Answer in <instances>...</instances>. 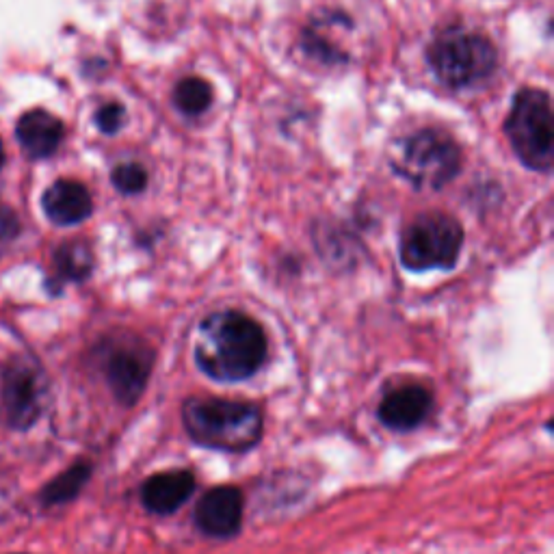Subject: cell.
Returning <instances> with one entry per match:
<instances>
[{
  "label": "cell",
  "instance_id": "cell-1",
  "mask_svg": "<svg viewBox=\"0 0 554 554\" xmlns=\"http://www.w3.org/2000/svg\"><path fill=\"white\" fill-rule=\"evenodd\" d=\"M269 342L252 316L221 310L206 316L197 329L193 355L202 373L223 384L252 377L265 364Z\"/></svg>",
  "mask_w": 554,
  "mask_h": 554
},
{
  "label": "cell",
  "instance_id": "cell-2",
  "mask_svg": "<svg viewBox=\"0 0 554 554\" xmlns=\"http://www.w3.org/2000/svg\"><path fill=\"white\" fill-rule=\"evenodd\" d=\"M189 438L223 453H247L262 440L265 418L256 403L217 397H191L182 405Z\"/></svg>",
  "mask_w": 554,
  "mask_h": 554
},
{
  "label": "cell",
  "instance_id": "cell-3",
  "mask_svg": "<svg viewBox=\"0 0 554 554\" xmlns=\"http://www.w3.org/2000/svg\"><path fill=\"white\" fill-rule=\"evenodd\" d=\"M427 61L435 78L451 89L485 83L498 68V50L481 33L448 29L433 39Z\"/></svg>",
  "mask_w": 554,
  "mask_h": 554
},
{
  "label": "cell",
  "instance_id": "cell-4",
  "mask_svg": "<svg viewBox=\"0 0 554 554\" xmlns=\"http://www.w3.org/2000/svg\"><path fill=\"white\" fill-rule=\"evenodd\" d=\"M457 141L438 128H422L397 143L392 169L418 191H440L461 169Z\"/></svg>",
  "mask_w": 554,
  "mask_h": 554
},
{
  "label": "cell",
  "instance_id": "cell-5",
  "mask_svg": "<svg viewBox=\"0 0 554 554\" xmlns=\"http://www.w3.org/2000/svg\"><path fill=\"white\" fill-rule=\"evenodd\" d=\"M548 91L526 87L513 98L505 135L524 167L550 174L554 163V124Z\"/></svg>",
  "mask_w": 554,
  "mask_h": 554
},
{
  "label": "cell",
  "instance_id": "cell-6",
  "mask_svg": "<svg viewBox=\"0 0 554 554\" xmlns=\"http://www.w3.org/2000/svg\"><path fill=\"white\" fill-rule=\"evenodd\" d=\"M464 247V228L444 213H425L416 217L401 234V262L410 271L453 269Z\"/></svg>",
  "mask_w": 554,
  "mask_h": 554
},
{
  "label": "cell",
  "instance_id": "cell-7",
  "mask_svg": "<svg viewBox=\"0 0 554 554\" xmlns=\"http://www.w3.org/2000/svg\"><path fill=\"white\" fill-rule=\"evenodd\" d=\"M48 379L44 368L29 355L7 362L0 375V403L13 429H29L46 410Z\"/></svg>",
  "mask_w": 554,
  "mask_h": 554
},
{
  "label": "cell",
  "instance_id": "cell-8",
  "mask_svg": "<svg viewBox=\"0 0 554 554\" xmlns=\"http://www.w3.org/2000/svg\"><path fill=\"white\" fill-rule=\"evenodd\" d=\"M154 355L137 338L115 342L104 355V375L115 399L126 407H133L148 384Z\"/></svg>",
  "mask_w": 554,
  "mask_h": 554
},
{
  "label": "cell",
  "instance_id": "cell-9",
  "mask_svg": "<svg viewBox=\"0 0 554 554\" xmlns=\"http://www.w3.org/2000/svg\"><path fill=\"white\" fill-rule=\"evenodd\" d=\"M195 524L200 531L226 539L241 531L243 524V494L234 485H219L206 492L195 507Z\"/></svg>",
  "mask_w": 554,
  "mask_h": 554
},
{
  "label": "cell",
  "instance_id": "cell-10",
  "mask_svg": "<svg viewBox=\"0 0 554 554\" xmlns=\"http://www.w3.org/2000/svg\"><path fill=\"white\" fill-rule=\"evenodd\" d=\"M195 492V477L189 470H167L152 474L141 487L143 507L156 516L176 513Z\"/></svg>",
  "mask_w": 554,
  "mask_h": 554
},
{
  "label": "cell",
  "instance_id": "cell-11",
  "mask_svg": "<svg viewBox=\"0 0 554 554\" xmlns=\"http://www.w3.org/2000/svg\"><path fill=\"white\" fill-rule=\"evenodd\" d=\"M431 394L416 384L388 392L379 403V420L394 431H412L431 412Z\"/></svg>",
  "mask_w": 554,
  "mask_h": 554
},
{
  "label": "cell",
  "instance_id": "cell-12",
  "mask_svg": "<svg viewBox=\"0 0 554 554\" xmlns=\"http://www.w3.org/2000/svg\"><path fill=\"white\" fill-rule=\"evenodd\" d=\"M42 206L46 217L57 226H76L91 215L94 200H91L85 184L76 180H57L44 193Z\"/></svg>",
  "mask_w": 554,
  "mask_h": 554
},
{
  "label": "cell",
  "instance_id": "cell-13",
  "mask_svg": "<svg viewBox=\"0 0 554 554\" xmlns=\"http://www.w3.org/2000/svg\"><path fill=\"white\" fill-rule=\"evenodd\" d=\"M18 143L29 158H48L59 150L65 137V126L59 117L48 111L35 109L24 113L16 128Z\"/></svg>",
  "mask_w": 554,
  "mask_h": 554
},
{
  "label": "cell",
  "instance_id": "cell-14",
  "mask_svg": "<svg viewBox=\"0 0 554 554\" xmlns=\"http://www.w3.org/2000/svg\"><path fill=\"white\" fill-rule=\"evenodd\" d=\"M94 269V254L91 247L83 241L63 243L55 254V282L52 284H68V282H83Z\"/></svg>",
  "mask_w": 554,
  "mask_h": 554
},
{
  "label": "cell",
  "instance_id": "cell-15",
  "mask_svg": "<svg viewBox=\"0 0 554 554\" xmlns=\"http://www.w3.org/2000/svg\"><path fill=\"white\" fill-rule=\"evenodd\" d=\"M213 102V87L200 76H187L174 87V104L184 115L195 117L208 111Z\"/></svg>",
  "mask_w": 554,
  "mask_h": 554
},
{
  "label": "cell",
  "instance_id": "cell-16",
  "mask_svg": "<svg viewBox=\"0 0 554 554\" xmlns=\"http://www.w3.org/2000/svg\"><path fill=\"white\" fill-rule=\"evenodd\" d=\"M91 466L87 464H76L70 470L59 474L57 479H52L42 492V500L46 505H63L70 503L72 498L81 494L85 483L89 481Z\"/></svg>",
  "mask_w": 554,
  "mask_h": 554
},
{
  "label": "cell",
  "instance_id": "cell-17",
  "mask_svg": "<svg viewBox=\"0 0 554 554\" xmlns=\"http://www.w3.org/2000/svg\"><path fill=\"white\" fill-rule=\"evenodd\" d=\"M111 182L120 193L137 195L148 187V171H145L139 163H122L113 169Z\"/></svg>",
  "mask_w": 554,
  "mask_h": 554
},
{
  "label": "cell",
  "instance_id": "cell-18",
  "mask_svg": "<svg viewBox=\"0 0 554 554\" xmlns=\"http://www.w3.org/2000/svg\"><path fill=\"white\" fill-rule=\"evenodd\" d=\"M124 124V107L117 102L102 104L96 113V126L100 128V133L104 135H115L117 130Z\"/></svg>",
  "mask_w": 554,
  "mask_h": 554
},
{
  "label": "cell",
  "instance_id": "cell-19",
  "mask_svg": "<svg viewBox=\"0 0 554 554\" xmlns=\"http://www.w3.org/2000/svg\"><path fill=\"white\" fill-rule=\"evenodd\" d=\"M20 234V219L16 210L0 204V241H11Z\"/></svg>",
  "mask_w": 554,
  "mask_h": 554
},
{
  "label": "cell",
  "instance_id": "cell-20",
  "mask_svg": "<svg viewBox=\"0 0 554 554\" xmlns=\"http://www.w3.org/2000/svg\"><path fill=\"white\" fill-rule=\"evenodd\" d=\"M5 165V145H3V139H0V167Z\"/></svg>",
  "mask_w": 554,
  "mask_h": 554
}]
</instances>
